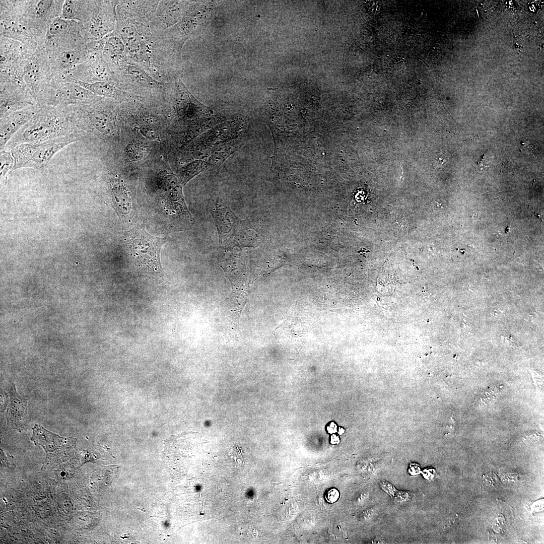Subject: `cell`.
<instances>
[{
	"mask_svg": "<svg viewBox=\"0 0 544 544\" xmlns=\"http://www.w3.org/2000/svg\"><path fill=\"white\" fill-rule=\"evenodd\" d=\"M207 168L205 161L201 160L194 161L180 169L179 175L181 181L185 183L190 178Z\"/></svg>",
	"mask_w": 544,
	"mask_h": 544,
	"instance_id": "484cf974",
	"label": "cell"
},
{
	"mask_svg": "<svg viewBox=\"0 0 544 544\" xmlns=\"http://www.w3.org/2000/svg\"><path fill=\"white\" fill-rule=\"evenodd\" d=\"M11 399L7 413V418L8 424L14 428L19 430L23 428V422L25 421L26 410V399L21 397L16 393L14 387H12L11 390Z\"/></svg>",
	"mask_w": 544,
	"mask_h": 544,
	"instance_id": "603a6c76",
	"label": "cell"
},
{
	"mask_svg": "<svg viewBox=\"0 0 544 544\" xmlns=\"http://www.w3.org/2000/svg\"><path fill=\"white\" fill-rule=\"evenodd\" d=\"M67 81L80 85L95 95L112 99L117 101L128 102L136 98L133 95L123 91L110 82L101 81L89 83L75 80H69Z\"/></svg>",
	"mask_w": 544,
	"mask_h": 544,
	"instance_id": "ffe728a7",
	"label": "cell"
},
{
	"mask_svg": "<svg viewBox=\"0 0 544 544\" xmlns=\"http://www.w3.org/2000/svg\"><path fill=\"white\" fill-rule=\"evenodd\" d=\"M327 430L329 433H335L336 431V425L333 422L331 423L327 427Z\"/></svg>",
	"mask_w": 544,
	"mask_h": 544,
	"instance_id": "836d02e7",
	"label": "cell"
},
{
	"mask_svg": "<svg viewBox=\"0 0 544 544\" xmlns=\"http://www.w3.org/2000/svg\"><path fill=\"white\" fill-rule=\"evenodd\" d=\"M159 1H118L116 7L117 20L135 21L151 20Z\"/></svg>",
	"mask_w": 544,
	"mask_h": 544,
	"instance_id": "2e32d148",
	"label": "cell"
},
{
	"mask_svg": "<svg viewBox=\"0 0 544 544\" xmlns=\"http://www.w3.org/2000/svg\"><path fill=\"white\" fill-rule=\"evenodd\" d=\"M75 80L86 83L107 81L114 84V73L99 48L86 60L71 70L63 81Z\"/></svg>",
	"mask_w": 544,
	"mask_h": 544,
	"instance_id": "4fadbf2b",
	"label": "cell"
},
{
	"mask_svg": "<svg viewBox=\"0 0 544 544\" xmlns=\"http://www.w3.org/2000/svg\"><path fill=\"white\" fill-rule=\"evenodd\" d=\"M418 468H420L418 465H416V464H412V465L410 466V468L409 469V472L412 475H415V474H418L419 473V472H420V470H417V469L416 470V469H418Z\"/></svg>",
	"mask_w": 544,
	"mask_h": 544,
	"instance_id": "1f68e13d",
	"label": "cell"
},
{
	"mask_svg": "<svg viewBox=\"0 0 544 544\" xmlns=\"http://www.w3.org/2000/svg\"><path fill=\"white\" fill-rule=\"evenodd\" d=\"M115 31L122 39L130 60L154 79L169 83L179 79L174 64V30L164 27L153 17L143 22L117 20Z\"/></svg>",
	"mask_w": 544,
	"mask_h": 544,
	"instance_id": "6da1fadb",
	"label": "cell"
},
{
	"mask_svg": "<svg viewBox=\"0 0 544 544\" xmlns=\"http://www.w3.org/2000/svg\"><path fill=\"white\" fill-rule=\"evenodd\" d=\"M330 442L333 444H338L339 442V437L335 435H332L331 436Z\"/></svg>",
	"mask_w": 544,
	"mask_h": 544,
	"instance_id": "e575fe53",
	"label": "cell"
},
{
	"mask_svg": "<svg viewBox=\"0 0 544 544\" xmlns=\"http://www.w3.org/2000/svg\"><path fill=\"white\" fill-rule=\"evenodd\" d=\"M36 50L20 41L0 36V65L16 68L20 77L25 61Z\"/></svg>",
	"mask_w": 544,
	"mask_h": 544,
	"instance_id": "e0dca14e",
	"label": "cell"
},
{
	"mask_svg": "<svg viewBox=\"0 0 544 544\" xmlns=\"http://www.w3.org/2000/svg\"><path fill=\"white\" fill-rule=\"evenodd\" d=\"M166 238L150 235L144 229L135 228L130 234L129 244L132 254L139 264L148 270L163 275L160 252Z\"/></svg>",
	"mask_w": 544,
	"mask_h": 544,
	"instance_id": "9c48e42d",
	"label": "cell"
},
{
	"mask_svg": "<svg viewBox=\"0 0 544 544\" xmlns=\"http://www.w3.org/2000/svg\"><path fill=\"white\" fill-rule=\"evenodd\" d=\"M241 133L239 135L216 143L212 149L208 159L206 162L207 167L219 166L230 155L241 147L245 138Z\"/></svg>",
	"mask_w": 544,
	"mask_h": 544,
	"instance_id": "44dd1931",
	"label": "cell"
},
{
	"mask_svg": "<svg viewBox=\"0 0 544 544\" xmlns=\"http://www.w3.org/2000/svg\"><path fill=\"white\" fill-rule=\"evenodd\" d=\"M463 326H462V327L463 328L464 330L463 331H464V335H466L471 331L470 325V324L467 323V322L466 321V320H465L464 319H463Z\"/></svg>",
	"mask_w": 544,
	"mask_h": 544,
	"instance_id": "d6a6232c",
	"label": "cell"
},
{
	"mask_svg": "<svg viewBox=\"0 0 544 544\" xmlns=\"http://www.w3.org/2000/svg\"><path fill=\"white\" fill-rule=\"evenodd\" d=\"M77 132L68 107L36 105L31 118L8 142L4 150L11 152L25 143H36Z\"/></svg>",
	"mask_w": 544,
	"mask_h": 544,
	"instance_id": "7a4b0ae2",
	"label": "cell"
},
{
	"mask_svg": "<svg viewBox=\"0 0 544 544\" xmlns=\"http://www.w3.org/2000/svg\"><path fill=\"white\" fill-rule=\"evenodd\" d=\"M35 111L36 106L0 118L1 151L5 149L8 142L31 118Z\"/></svg>",
	"mask_w": 544,
	"mask_h": 544,
	"instance_id": "ac0fdd59",
	"label": "cell"
},
{
	"mask_svg": "<svg viewBox=\"0 0 544 544\" xmlns=\"http://www.w3.org/2000/svg\"><path fill=\"white\" fill-rule=\"evenodd\" d=\"M99 46V42L88 43L81 46L47 54L52 78L62 81L69 72L86 60Z\"/></svg>",
	"mask_w": 544,
	"mask_h": 544,
	"instance_id": "5bb4252c",
	"label": "cell"
},
{
	"mask_svg": "<svg viewBox=\"0 0 544 544\" xmlns=\"http://www.w3.org/2000/svg\"><path fill=\"white\" fill-rule=\"evenodd\" d=\"M114 84L121 90L132 88L141 90H164L166 83L154 79L145 70L130 59L113 71Z\"/></svg>",
	"mask_w": 544,
	"mask_h": 544,
	"instance_id": "7c38bea8",
	"label": "cell"
},
{
	"mask_svg": "<svg viewBox=\"0 0 544 544\" xmlns=\"http://www.w3.org/2000/svg\"><path fill=\"white\" fill-rule=\"evenodd\" d=\"M94 3V1L65 0L60 17L85 25L90 20Z\"/></svg>",
	"mask_w": 544,
	"mask_h": 544,
	"instance_id": "7402d4cb",
	"label": "cell"
},
{
	"mask_svg": "<svg viewBox=\"0 0 544 544\" xmlns=\"http://www.w3.org/2000/svg\"><path fill=\"white\" fill-rule=\"evenodd\" d=\"M90 42L85 26L74 20L55 18L49 25L43 47L47 54L81 46Z\"/></svg>",
	"mask_w": 544,
	"mask_h": 544,
	"instance_id": "277c9868",
	"label": "cell"
},
{
	"mask_svg": "<svg viewBox=\"0 0 544 544\" xmlns=\"http://www.w3.org/2000/svg\"><path fill=\"white\" fill-rule=\"evenodd\" d=\"M36 105L33 98L20 85L12 83L0 84V118Z\"/></svg>",
	"mask_w": 544,
	"mask_h": 544,
	"instance_id": "9a60e30c",
	"label": "cell"
},
{
	"mask_svg": "<svg viewBox=\"0 0 544 544\" xmlns=\"http://www.w3.org/2000/svg\"><path fill=\"white\" fill-rule=\"evenodd\" d=\"M118 1H94L89 21L85 26L90 42L98 41L114 32Z\"/></svg>",
	"mask_w": 544,
	"mask_h": 544,
	"instance_id": "8fae6325",
	"label": "cell"
},
{
	"mask_svg": "<svg viewBox=\"0 0 544 544\" xmlns=\"http://www.w3.org/2000/svg\"><path fill=\"white\" fill-rule=\"evenodd\" d=\"M101 98L76 83L52 79L36 105L66 107L90 103Z\"/></svg>",
	"mask_w": 544,
	"mask_h": 544,
	"instance_id": "ba28073f",
	"label": "cell"
},
{
	"mask_svg": "<svg viewBox=\"0 0 544 544\" xmlns=\"http://www.w3.org/2000/svg\"><path fill=\"white\" fill-rule=\"evenodd\" d=\"M339 495V492L336 489H331L326 493L325 499L327 502L333 503L337 500Z\"/></svg>",
	"mask_w": 544,
	"mask_h": 544,
	"instance_id": "f1b7e54d",
	"label": "cell"
},
{
	"mask_svg": "<svg viewBox=\"0 0 544 544\" xmlns=\"http://www.w3.org/2000/svg\"><path fill=\"white\" fill-rule=\"evenodd\" d=\"M502 337H503L505 343H506V344H507V345L512 347L517 346L515 340L511 335H507L503 336Z\"/></svg>",
	"mask_w": 544,
	"mask_h": 544,
	"instance_id": "4dcf8cb0",
	"label": "cell"
},
{
	"mask_svg": "<svg viewBox=\"0 0 544 544\" xmlns=\"http://www.w3.org/2000/svg\"><path fill=\"white\" fill-rule=\"evenodd\" d=\"M0 36L22 42L34 49L43 47L45 37L30 28L17 12L14 1H0Z\"/></svg>",
	"mask_w": 544,
	"mask_h": 544,
	"instance_id": "52a82bcc",
	"label": "cell"
},
{
	"mask_svg": "<svg viewBox=\"0 0 544 544\" xmlns=\"http://www.w3.org/2000/svg\"><path fill=\"white\" fill-rule=\"evenodd\" d=\"M182 7L177 1H159L154 18L166 28H169L178 20Z\"/></svg>",
	"mask_w": 544,
	"mask_h": 544,
	"instance_id": "cb8c5ba5",
	"label": "cell"
},
{
	"mask_svg": "<svg viewBox=\"0 0 544 544\" xmlns=\"http://www.w3.org/2000/svg\"><path fill=\"white\" fill-rule=\"evenodd\" d=\"M344 432H345V430H344V429L343 428H339L338 433H339V435H341V434H343L344 433Z\"/></svg>",
	"mask_w": 544,
	"mask_h": 544,
	"instance_id": "8d00e7d4",
	"label": "cell"
},
{
	"mask_svg": "<svg viewBox=\"0 0 544 544\" xmlns=\"http://www.w3.org/2000/svg\"><path fill=\"white\" fill-rule=\"evenodd\" d=\"M52 78L47 53L42 47L35 50L25 61L19 80L20 86L35 100L36 104Z\"/></svg>",
	"mask_w": 544,
	"mask_h": 544,
	"instance_id": "5b68a950",
	"label": "cell"
},
{
	"mask_svg": "<svg viewBox=\"0 0 544 544\" xmlns=\"http://www.w3.org/2000/svg\"><path fill=\"white\" fill-rule=\"evenodd\" d=\"M126 153L128 158L132 161H138L141 159L143 155V149L136 144L129 145Z\"/></svg>",
	"mask_w": 544,
	"mask_h": 544,
	"instance_id": "83f0119b",
	"label": "cell"
},
{
	"mask_svg": "<svg viewBox=\"0 0 544 544\" xmlns=\"http://www.w3.org/2000/svg\"><path fill=\"white\" fill-rule=\"evenodd\" d=\"M99 49L112 72L129 59L124 43L115 31L99 40Z\"/></svg>",
	"mask_w": 544,
	"mask_h": 544,
	"instance_id": "d6986e66",
	"label": "cell"
},
{
	"mask_svg": "<svg viewBox=\"0 0 544 544\" xmlns=\"http://www.w3.org/2000/svg\"><path fill=\"white\" fill-rule=\"evenodd\" d=\"M14 160L11 152L3 150L1 151V176H5L6 173L11 169H13Z\"/></svg>",
	"mask_w": 544,
	"mask_h": 544,
	"instance_id": "4316f807",
	"label": "cell"
},
{
	"mask_svg": "<svg viewBox=\"0 0 544 544\" xmlns=\"http://www.w3.org/2000/svg\"><path fill=\"white\" fill-rule=\"evenodd\" d=\"M64 0L14 1L15 8L24 22L45 38L49 25L60 17Z\"/></svg>",
	"mask_w": 544,
	"mask_h": 544,
	"instance_id": "8992f818",
	"label": "cell"
},
{
	"mask_svg": "<svg viewBox=\"0 0 544 544\" xmlns=\"http://www.w3.org/2000/svg\"><path fill=\"white\" fill-rule=\"evenodd\" d=\"M422 474L425 478L428 480L433 479L435 475V471L433 468H427L423 470Z\"/></svg>",
	"mask_w": 544,
	"mask_h": 544,
	"instance_id": "f546056e",
	"label": "cell"
},
{
	"mask_svg": "<svg viewBox=\"0 0 544 544\" xmlns=\"http://www.w3.org/2000/svg\"><path fill=\"white\" fill-rule=\"evenodd\" d=\"M485 155H484L481 158V160L478 162V165L481 167H482L481 169L482 168L483 166H484L485 167H488L486 165L487 161L486 158H485Z\"/></svg>",
	"mask_w": 544,
	"mask_h": 544,
	"instance_id": "d590c367",
	"label": "cell"
},
{
	"mask_svg": "<svg viewBox=\"0 0 544 544\" xmlns=\"http://www.w3.org/2000/svg\"><path fill=\"white\" fill-rule=\"evenodd\" d=\"M118 466H103L94 470L92 476L91 484L95 488L104 489L110 485L112 480L115 478L117 471Z\"/></svg>",
	"mask_w": 544,
	"mask_h": 544,
	"instance_id": "d4e9b609",
	"label": "cell"
},
{
	"mask_svg": "<svg viewBox=\"0 0 544 544\" xmlns=\"http://www.w3.org/2000/svg\"><path fill=\"white\" fill-rule=\"evenodd\" d=\"M211 211L215 219L222 245L227 246L238 243L243 235L242 231L247 229L246 222L240 220L231 211L228 205L219 198L211 202Z\"/></svg>",
	"mask_w": 544,
	"mask_h": 544,
	"instance_id": "30bf717a",
	"label": "cell"
},
{
	"mask_svg": "<svg viewBox=\"0 0 544 544\" xmlns=\"http://www.w3.org/2000/svg\"><path fill=\"white\" fill-rule=\"evenodd\" d=\"M83 135V133L74 132L42 142L19 145L11 151L14 160L12 170L24 167L42 170L57 152Z\"/></svg>",
	"mask_w": 544,
	"mask_h": 544,
	"instance_id": "3957f363",
	"label": "cell"
}]
</instances>
